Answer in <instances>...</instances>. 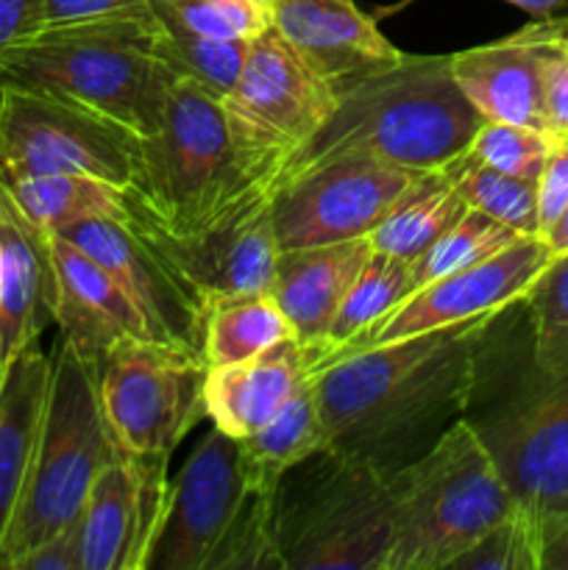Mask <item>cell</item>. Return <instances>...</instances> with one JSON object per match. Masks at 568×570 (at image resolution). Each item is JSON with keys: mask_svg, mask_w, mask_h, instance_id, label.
I'll list each match as a JSON object with an SVG mask.
<instances>
[{"mask_svg": "<svg viewBox=\"0 0 568 570\" xmlns=\"http://www.w3.org/2000/svg\"><path fill=\"white\" fill-rule=\"evenodd\" d=\"M496 315L326 356L312 371L326 449L384 476L421 460L466 412Z\"/></svg>", "mask_w": 568, "mask_h": 570, "instance_id": "obj_1", "label": "cell"}, {"mask_svg": "<svg viewBox=\"0 0 568 570\" xmlns=\"http://www.w3.org/2000/svg\"><path fill=\"white\" fill-rule=\"evenodd\" d=\"M462 421L546 538L568 515V348L535 354L523 298L490 321Z\"/></svg>", "mask_w": 568, "mask_h": 570, "instance_id": "obj_2", "label": "cell"}, {"mask_svg": "<svg viewBox=\"0 0 568 570\" xmlns=\"http://www.w3.org/2000/svg\"><path fill=\"white\" fill-rule=\"evenodd\" d=\"M482 122L451 76V56L404 53L395 65L340 89L329 120L284 161L267 195L273 198L293 176L345 154L434 170L462 154Z\"/></svg>", "mask_w": 568, "mask_h": 570, "instance_id": "obj_3", "label": "cell"}, {"mask_svg": "<svg viewBox=\"0 0 568 570\" xmlns=\"http://www.w3.org/2000/svg\"><path fill=\"white\" fill-rule=\"evenodd\" d=\"M154 6L131 14L39 28L0 59V89H26L148 137L161 120L173 70L154 53Z\"/></svg>", "mask_w": 568, "mask_h": 570, "instance_id": "obj_4", "label": "cell"}, {"mask_svg": "<svg viewBox=\"0 0 568 570\" xmlns=\"http://www.w3.org/2000/svg\"><path fill=\"white\" fill-rule=\"evenodd\" d=\"M234 145L223 98L173 72L161 120L139 137V165L128 187L139 217L189 237L221 220L254 193Z\"/></svg>", "mask_w": 568, "mask_h": 570, "instance_id": "obj_5", "label": "cell"}, {"mask_svg": "<svg viewBox=\"0 0 568 570\" xmlns=\"http://www.w3.org/2000/svg\"><path fill=\"white\" fill-rule=\"evenodd\" d=\"M100 360L59 337L37 449L14 521L0 549V570L70 529L87 507L98 473L120 456L100 406Z\"/></svg>", "mask_w": 568, "mask_h": 570, "instance_id": "obj_6", "label": "cell"}, {"mask_svg": "<svg viewBox=\"0 0 568 570\" xmlns=\"http://www.w3.org/2000/svg\"><path fill=\"white\" fill-rule=\"evenodd\" d=\"M390 479L393 540L384 570H451L516 510L493 456L462 417L421 460Z\"/></svg>", "mask_w": 568, "mask_h": 570, "instance_id": "obj_7", "label": "cell"}, {"mask_svg": "<svg viewBox=\"0 0 568 570\" xmlns=\"http://www.w3.org/2000/svg\"><path fill=\"white\" fill-rule=\"evenodd\" d=\"M393 540V479L323 449L284 473L276 543L284 570H384Z\"/></svg>", "mask_w": 568, "mask_h": 570, "instance_id": "obj_8", "label": "cell"}, {"mask_svg": "<svg viewBox=\"0 0 568 570\" xmlns=\"http://www.w3.org/2000/svg\"><path fill=\"white\" fill-rule=\"evenodd\" d=\"M334 106L337 89L323 81L273 28L254 39L232 92L223 98L251 184L267 195L284 161L315 137Z\"/></svg>", "mask_w": 568, "mask_h": 570, "instance_id": "obj_9", "label": "cell"}, {"mask_svg": "<svg viewBox=\"0 0 568 570\" xmlns=\"http://www.w3.org/2000/svg\"><path fill=\"white\" fill-rule=\"evenodd\" d=\"M209 365L156 340H128L100 360V406L128 456H170L206 415Z\"/></svg>", "mask_w": 568, "mask_h": 570, "instance_id": "obj_10", "label": "cell"}, {"mask_svg": "<svg viewBox=\"0 0 568 570\" xmlns=\"http://www.w3.org/2000/svg\"><path fill=\"white\" fill-rule=\"evenodd\" d=\"M139 165V137L84 106L0 89V181L76 173L128 189Z\"/></svg>", "mask_w": 568, "mask_h": 570, "instance_id": "obj_11", "label": "cell"}, {"mask_svg": "<svg viewBox=\"0 0 568 570\" xmlns=\"http://www.w3.org/2000/svg\"><path fill=\"white\" fill-rule=\"evenodd\" d=\"M427 170L365 154H345L298 173L273 193L278 248L368 237Z\"/></svg>", "mask_w": 568, "mask_h": 570, "instance_id": "obj_12", "label": "cell"}, {"mask_svg": "<svg viewBox=\"0 0 568 570\" xmlns=\"http://www.w3.org/2000/svg\"><path fill=\"white\" fill-rule=\"evenodd\" d=\"M131 223L182 273L184 282L204 301L206 315L217 298L271 293L282 248L273 228L271 198L262 189H254L221 220L189 237L161 232L159 226L139 217L137 209Z\"/></svg>", "mask_w": 568, "mask_h": 570, "instance_id": "obj_13", "label": "cell"}, {"mask_svg": "<svg viewBox=\"0 0 568 570\" xmlns=\"http://www.w3.org/2000/svg\"><path fill=\"white\" fill-rule=\"evenodd\" d=\"M248 495L239 443L212 429L170 482L148 570H206Z\"/></svg>", "mask_w": 568, "mask_h": 570, "instance_id": "obj_14", "label": "cell"}, {"mask_svg": "<svg viewBox=\"0 0 568 570\" xmlns=\"http://www.w3.org/2000/svg\"><path fill=\"white\" fill-rule=\"evenodd\" d=\"M123 287L148 323L156 343L204 356L206 306L182 273L139 234L134 223L89 217L59 228Z\"/></svg>", "mask_w": 568, "mask_h": 570, "instance_id": "obj_15", "label": "cell"}, {"mask_svg": "<svg viewBox=\"0 0 568 570\" xmlns=\"http://www.w3.org/2000/svg\"><path fill=\"white\" fill-rule=\"evenodd\" d=\"M551 259L555 254L543 237H518L490 259L418 287L349 348L393 343L507 309L532 289Z\"/></svg>", "mask_w": 568, "mask_h": 570, "instance_id": "obj_16", "label": "cell"}, {"mask_svg": "<svg viewBox=\"0 0 568 570\" xmlns=\"http://www.w3.org/2000/svg\"><path fill=\"white\" fill-rule=\"evenodd\" d=\"M167 493V456H115L78 518L81 570H148Z\"/></svg>", "mask_w": 568, "mask_h": 570, "instance_id": "obj_17", "label": "cell"}, {"mask_svg": "<svg viewBox=\"0 0 568 570\" xmlns=\"http://www.w3.org/2000/svg\"><path fill=\"white\" fill-rule=\"evenodd\" d=\"M568 14L535 17L507 37L451 53V76L484 120L549 131L543 115L546 59Z\"/></svg>", "mask_w": 568, "mask_h": 570, "instance_id": "obj_18", "label": "cell"}, {"mask_svg": "<svg viewBox=\"0 0 568 570\" xmlns=\"http://www.w3.org/2000/svg\"><path fill=\"white\" fill-rule=\"evenodd\" d=\"M39 234L50 273V312L59 323V337L95 360H104L128 340H154L137 306L92 256L61 234Z\"/></svg>", "mask_w": 568, "mask_h": 570, "instance_id": "obj_19", "label": "cell"}, {"mask_svg": "<svg viewBox=\"0 0 568 570\" xmlns=\"http://www.w3.org/2000/svg\"><path fill=\"white\" fill-rule=\"evenodd\" d=\"M273 31L334 89L395 65V48L354 0H271Z\"/></svg>", "mask_w": 568, "mask_h": 570, "instance_id": "obj_20", "label": "cell"}, {"mask_svg": "<svg viewBox=\"0 0 568 570\" xmlns=\"http://www.w3.org/2000/svg\"><path fill=\"white\" fill-rule=\"evenodd\" d=\"M315 371V354L284 340L251 360L209 367L204 384L206 417L228 438L245 440L265 426Z\"/></svg>", "mask_w": 568, "mask_h": 570, "instance_id": "obj_21", "label": "cell"}, {"mask_svg": "<svg viewBox=\"0 0 568 570\" xmlns=\"http://www.w3.org/2000/svg\"><path fill=\"white\" fill-rule=\"evenodd\" d=\"M371 254V237L293 248L278 254L271 295L282 306L287 321L293 323L298 343L315 354V365L329 323H332L340 301L345 298L351 282Z\"/></svg>", "mask_w": 568, "mask_h": 570, "instance_id": "obj_22", "label": "cell"}, {"mask_svg": "<svg viewBox=\"0 0 568 570\" xmlns=\"http://www.w3.org/2000/svg\"><path fill=\"white\" fill-rule=\"evenodd\" d=\"M50 312V273L42 234L28 226L0 187V384L33 348Z\"/></svg>", "mask_w": 568, "mask_h": 570, "instance_id": "obj_23", "label": "cell"}, {"mask_svg": "<svg viewBox=\"0 0 568 570\" xmlns=\"http://www.w3.org/2000/svg\"><path fill=\"white\" fill-rule=\"evenodd\" d=\"M50 382V356L33 345L0 384V549L14 521L37 449Z\"/></svg>", "mask_w": 568, "mask_h": 570, "instance_id": "obj_24", "label": "cell"}, {"mask_svg": "<svg viewBox=\"0 0 568 570\" xmlns=\"http://www.w3.org/2000/svg\"><path fill=\"white\" fill-rule=\"evenodd\" d=\"M237 443L251 493L276 495L284 473L326 449V432H323L312 376L265 426Z\"/></svg>", "mask_w": 568, "mask_h": 570, "instance_id": "obj_25", "label": "cell"}, {"mask_svg": "<svg viewBox=\"0 0 568 570\" xmlns=\"http://www.w3.org/2000/svg\"><path fill=\"white\" fill-rule=\"evenodd\" d=\"M6 198L11 200L22 220L37 232H59L72 223L89 217L106 220H134V204L128 189L109 181L76 173H50V176H28L14 181H0Z\"/></svg>", "mask_w": 568, "mask_h": 570, "instance_id": "obj_26", "label": "cell"}, {"mask_svg": "<svg viewBox=\"0 0 568 570\" xmlns=\"http://www.w3.org/2000/svg\"><path fill=\"white\" fill-rule=\"evenodd\" d=\"M468 212L451 178L440 167L421 173L415 184L401 195L399 204L373 228V250L415 262L427 254L457 220Z\"/></svg>", "mask_w": 568, "mask_h": 570, "instance_id": "obj_27", "label": "cell"}, {"mask_svg": "<svg viewBox=\"0 0 568 570\" xmlns=\"http://www.w3.org/2000/svg\"><path fill=\"white\" fill-rule=\"evenodd\" d=\"M415 289L418 284L412 262L373 250L365 265L360 267L354 282H351L345 298L340 301L332 323H329V332L323 337L321 351H317V365L326 356L349 348L354 340H360L368 328L376 326L384 315H390Z\"/></svg>", "mask_w": 568, "mask_h": 570, "instance_id": "obj_28", "label": "cell"}, {"mask_svg": "<svg viewBox=\"0 0 568 570\" xmlns=\"http://www.w3.org/2000/svg\"><path fill=\"white\" fill-rule=\"evenodd\" d=\"M295 337L293 323L271 293L228 295L209 306L204 332V360L209 367L251 360L276 343Z\"/></svg>", "mask_w": 568, "mask_h": 570, "instance_id": "obj_29", "label": "cell"}, {"mask_svg": "<svg viewBox=\"0 0 568 570\" xmlns=\"http://www.w3.org/2000/svg\"><path fill=\"white\" fill-rule=\"evenodd\" d=\"M150 6L156 14V59L178 76L193 78L217 98H226L243 70L251 42H223V39L200 37L193 28L184 26L161 0H150Z\"/></svg>", "mask_w": 568, "mask_h": 570, "instance_id": "obj_30", "label": "cell"}, {"mask_svg": "<svg viewBox=\"0 0 568 570\" xmlns=\"http://www.w3.org/2000/svg\"><path fill=\"white\" fill-rule=\"evenodd\" d=\"M440 170L451 178L468 209L482 212L518 234L540 237L538 181L507 176L493 167L479 165L468 150L445 161Z\"/></svg>", "mask_w": 568, "mask_h": 570, "instance_id": "obj_31", "label": "cell"}, {"mask_svg": "<svg viewBox=\"0 0 568 570\" xmlns=\"http://www.w3.org/2000/svg\"><path fill=\"white\" fill-rule=\"evenodd\" d=\"M518 237H529V234H518L510 226H505V223L482 215V212L468 209L427 254L412 262L415 284L423 287V284L434 282V278L449 276V273L462 271V267L490 259V256L505 250L510 243H516Z\"/></svg>", "mask_w": 568, "mask_h": 570, "instance_id": "obj_32", "label": "cell"}, {"mask_svg": "<svg viewBox=\"0 0 568 570\" xmlns=\"http://www.w3.org/2000/svg\"><path fill=\"white\" fill-rule=\"evenodd\" d=\"M206 570H284L276 543V495H248Z\"/></svg>", "mask_w": 568, "mask_h": 570, "instance_id": "obj_33", "label": "cell"}, {"mask_svg": "<svg viewBox=\"0 0 568 570\" xmlns=\"http://www.w3.org/2000/svg\"><path fill=\"white\" fill-rule=\"evenodd\" d=\"M551 148V131H538L529 126L484 120L468 142V154L484 167L507 173V176L538 181L543 161Z\"/></svg>", "mask_w": 568, "mask_h": 570, "instance_id": "obj_34", "label": "cell"}, {"mask_svg": "<svg viewBox=\"0 0 568 570\" xmlns=\"http://www.w3.org/2000/svg\"><path fill=\"white\" fill-rule=\"evenodd\" d=\"M451 570H543V532L516 507L488 529Z\"/></svg>", "mask_w": 568, "mask_h": 570, "instance_id": "obj_35", "label": "cell"}, {"mask_svg": "<svg viewBox=\"0 0 568 570\" xmlns=\"http://www.w3.org/2000/svg\"><path fill=\"white\" fill-rule=\"evenodd\" d=\"M195 33L223 42H254L273 28L271 0H161Z\"/></svg>", "mask_w": 568, "mask_h": 570, "instance_id": "obj_36", "label": "cell"}, {"mask_svg": "<svg viewBox=\"0 0 568 570\" xmlns=\"http://www.w3.org/2000/svg\"><path fill=\"white\" fill-rule=\"evenodd\" d=\"M532 348L538 356L560 354L568 348V254L555 256L538 282L523 295Z\"/></svg>", "mask_w": 568, "mask_h": 570, "instance_id": "obj_37", "label": "cell"}, {"mask_svg": "<svg viewBox=\"0 0 568 570\" xmlns=\"http://www.w3.org/2000/svg\"><path fill=\"white\" fill-rule=\"evenodd\" d=\"M568 206V128L551 131V148L538 176L540 237L557 223Z\"/></svg>", "mask_w": 568, "mask_h": 570, "instance_id": "obj_38", "label": "cell"}, {"mask_svg": "<svg viewBox=\"0 0 568 570\" xmlns=\"http://www.w3.org/2000/svg\"><path fill=\"white\" fill-rule=\"evenodd\" d=\"M150 0H42V28L145 11Z\"/></svg>", "mask_w": 568, "mask_h": 570, "instance_id": "obj_39", "label": "cell"}, {"mask_svg": "<svg viewBox=\"0 0 568 570\" xmlns=\"http://www.w3.org/2000/svg\"><path fill=\"white\" fill-rule=\"evenodd\" d=\"M543 115L549 131L568 128V28L546 59Z\"/></svg>", "mask_w": 568, "mask_h": 570, "instance_id": "obj_40", "label": "cell"}, {"mask_svg": "<svg viewBox=\"0 0 568 570\" xmlns=\"http://www.w3.org/2000/svg\"><path fill=\"white\" fill-rule=\"evenodd\" d=\"M11 570H81V529L78 521L56 538L28 551Z\"/></svg>", "mask_w": 568, "mask_h": 570, "instance_id": "obj_41", "label": "cell"}, {"mask_svg": "<svg viewBox=\"0 0 568 570\" xmlns=\"http://www.w3.org/2000/svg\"><path fill=\"white\" fill-rule=\"evenodd\" d=\"M42 28V0H0V59Z\"/></svg>", "mask_w": 568, "mask_h": 570, "instance_id": "obj_42", "label": "cell"}, {"mask_svg": "<svg viewBox=\"0 0 568 570\" xmlns=\"http://www.w3.org/2000/svg\"><path fill=\"white\" fill-rule=\"evenodd\" d=\"M543 570H568V515L546 529Z\"/></svg>", "mask_w": 568, "mask_h": 570, "instance_id": "obj_43", "label": "cell"}, {"mask_svg": "<svg viewBox=\"0 0 568 570\" xmlns=\"http://www.w3.org/2000/svg\"><path fill=\"white\" fill-rule=\"evenodd\" d=\"M507 3L518 6V9H523L532 17H551V14H562L568 0H507Z\"/></svg>", "mask_w": 568, "mask_h": 570, "instance_id": "obj_44", "label": "cell"}, {"mask_svg": "<svg viewBox=\"0 0 568 570\" xmlns=\"http://www.w3.org/2000/svg\"><path fill=\"white\" fill-rule=\"evenodd\" d=\"M543 239H546V245H549L551 254H555V256L568 254V206H566V212L557 217L555 226H551L549 232L543 234Z\"/></svg>", "mask_w": 568, "mask_h": 570, "instance_id": "obj_45", "label": "cell"}, {"mask_svg": "<svg viewBox=\"0 0 568 570\" xmlns=\"http://www.w3.org/2000/svg\"><path fill=\"white\" fill-rule=\"evenodd\" d=\"M566 14H568V6H566Z\"/></svg>", "mask_w": 568, "mask_h": 570, "instance_id": "obj_46", "label": "cell"}]
</instances>
